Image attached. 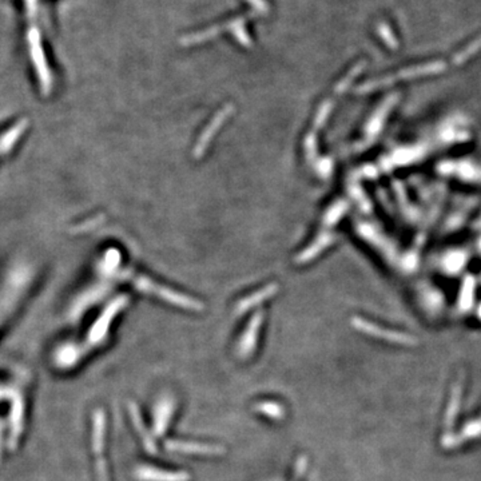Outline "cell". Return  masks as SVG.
<instances>
[{
  "label": "cell",
  "instance_id": "cell-9",
  "mask_svg": "<svg viewBox=\"0 0 481 481\" xmlns=\"http://www.w3.org/2000/svg\"><path fill=\"white\" fill-rule=\"evenodd\" d=\"M379 34L384 39L385 43L390 48L397 47V39L394 38L390 27L386 23L379 24Z\"/></svg>",
  "mask_w": 481,
  "mask_h": 481
},
{
  "label": "cell",
  "instance_id": "cell-1",
  "mask_svg": "<svg viewBox=\"0 0 481 481\" xmlns=\"http://www.w3.org/2000/svg\"><path fill=\"white\" fill-rule=\"evenodd\" d=\"M166 448L185 455H197V456H218L223 454V448L221 445L213 444H202V443H189V441H177L171 440L166 443Z\"/></svg>",
  "mask_w": 481,
  "mask_h": 481
},
{
  "label": "cell",
  "instance_id": "cell-3",
  "mask_svg": "<svg viewBox=\"0 0 481 481\" xmlns=\"http://www.w3.org/2000/svg\"><path fill=\"white\" fill-rule=\"evenodd\" d=\"M172 412H174V404L170 400H164L158 405L157 412H155V417H157L155 418V433L158 436L164 434L166 431L170 417L172 416Z\"/></svg>",
  "mask_w": 481,
  "mask_h": 481
},
{
  "label": "cell",
  "instance_id": "cell-8",
  "mask_svg": "<svg viewBox=\"0 0 481 481\" xmlns=\"http://www.w3.org/2000/svg\"><path fill=\"white\" fill-rule=\"evenodd\" d=\"M133 413H134V420H135V425L138 427V431L142 433V436H144V445L147 447V451H150V452H155V445H154V441H153V438H151V437H148V434H147V433H146V431H144V424H142V420L139 418V416H138L137 410H135V409L134 408H133Z\"/></svg>",
  "mask_w": 481,
  "mask_h": 481
},
{
  "label": "cell",
  "instance_id": "cell-6",
  "mask_svg": "<svg viewBox=\"0 0 481 481\" xmlns=\"http://www.w3.org/2000/svg\"><path fill=\"white\" fill-rule=\"evenodd\" d=\"M481 49V35L478 36L475 41H472L467 47L462 48L460 52H457L454 56V63L456 66H460L462 63H465L467 60H469L475 54H478Z\"/></svg>",
  "mask_w": 481,
  "mask_h": 481
},
{
  "label": "cell",
  "instance_id": "cell-4",
  "mask_svg": "<svg viewBox=\"0 0 481 481\" xmlns=\"http://www.w3.org/2000/svg\"><path fill=\"white\" fill-rule=\"evenodd\" d=\"M258 325H260V320H257V322H253L250 329L246 332V335L242 338L240 345V357H249L250 353L254 350L256 346V338L258 333Z\"/></svg>",
  "mask_w": 481,
  "mask_h": 481
},
{
  "label": "cell",
  "instance_id": "cell-2",
  "mask_svg": "<svg viewBox=\"0 0 481 481\" xmlns=\"http://www.w3.org/2000/svg\"><path fill=\"white\" fill-rule=\"evenodd\" d=\"M139 479L144 481H189L186 472H168L155 468H144L139 471Z\"/></svg>",
  "mask_w": 481,
  "mask_h": 481
},
{
  "label": "cell",
  "instance_id": "cell-7",
  "mask_svg": "<svg viewBox=\"0 0 481 481\" xmlns=\"http://www.w3.org/2000/svg\"><path fill=\"white\" fill-rule=\"evenodd\" d=\"M356 325H357L360 329H362L363 332H366V333H370V335H374V336L377 337H383V338H388V339H392V341H396V342L408 339V338H405L404 336L394 335V333H392V332H386V331H383V329H379L377 326L369 325V324H366V322H363V321L356 322Z\"/></svg>",
  "mask_w": 481,
  "mask_h": 481
},
{
  "label": "cell",
  "instance_id": "cell-5",
  "mask_svg": "<svg viewBox=\"0 0 481 481\" xmlns=\"http://www.w3.org/2000/svg\"><path fill=\"white\" fill-rule=\"evenodd\" d=\"M254 409L258 410L261 414L266 417H270L273 420H282L285 417V409L281 404L274 401H262L254 405Z\"/></svg>",
  "mask_w": 481,
  "mask_h": 481
}]
</instances>
